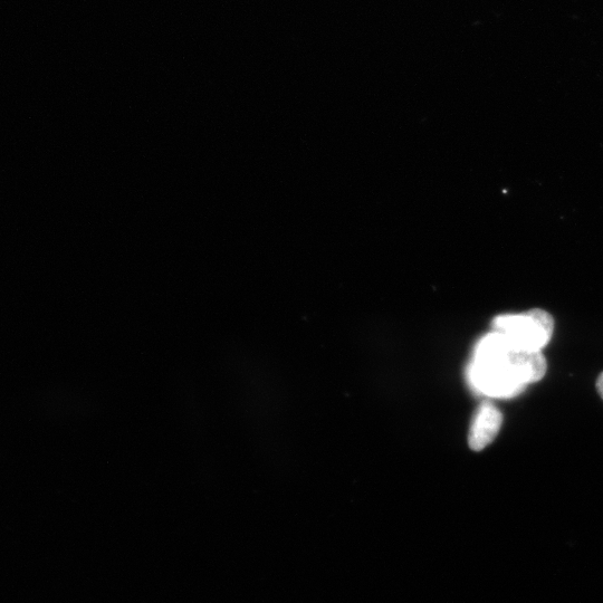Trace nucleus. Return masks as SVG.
<instances>
[{"label": "nucleus", "mask_w": 603, "mask_h": 603, "mask_svg": "<svg viewBox=\"0 0 603 603\" xmlns=\"http://www.w3.org/2000/svg\"><path fill=\"white\" fill-rule=\"evenodd\" d=\"M503 424V415L499 409L490 402H484L473 419L469 429L468 443L475 452H481L500 433Z\"/></svg>", "instance_id": "obj_3"}, {"label": "nucleus", "mask_w": 603, "mask_h": 603, "mask_svg": "<svg viewBox=\"0 0 603 603\" xmlns=\"http://www.w3.org/2000/svg\"><path fill=\"white\" fill-rule=\"evenodd\" d=\"M493 327L514 346L540 352L552 339L554 320L547 311L534 309L521 314L501 315L494 320Z\"/></svg>", "instance_id": "obj_2"}, {"label": "nucleus", "mask_w": 603, "mask_h": 603, "mask_svg": "<svg viewBox=\"0 0 603 603\" xmlns=\"http://www.w3.org/2000/svg\"><path fill=\"white\" fill-rule=\"evenodd\" d=\"M597 390L599 392V395L603 399V372L601 373V375L599 376V378L597 380Z\"/></svg>", "instance_id": "obj_4"}, {"label": "nucleus", "mask_w": 603, "mask_h": 603, "mask_svg": "<svg viewBox=\"0 0 603 603\" xmlns=\"http://www.w3.org/2000/svg\"><path fill=\"white\" fill-rule=\"evenodd\" d=\"M547 369L541 351L522 350L503 334L494 332L477 344L469 378L485 395L512 397L543 379Z\"/></svg>", "instance_id": "obj_1"}]
</instances>
